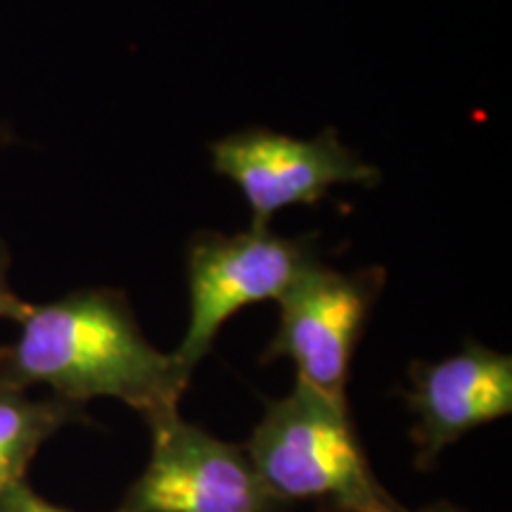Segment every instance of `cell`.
Returning <instances> with one entry per match:
<instances>
[{
    "instance_id": "6da1fadb",
    "label": "cell",
    "mask_w": 512,
    "mask_h": 512,
    "mask_svg": "<svg viewBox=\"0 0 512 512\" xmlns=\"http://www.w3.org/2000/svg\"><path fill=\"white\" fill-rule=\"evenodd\" d=\"M10 344H0V387H48L55 399L83 406L124 401L145 422L178 411L190 375L174 354L152 347L126 294L83 287L48 304H31Z\"/></svg>"
},
{
    "instance_id": "7a4b0ae2",
    "label": "cell",
    "mask_w": 512,
    "mask_h": 512,
    "mask_svg": "<svg viewBox=\"0 0 512 512\" xmlns=\"http://www.w3.org/2000/svg\"><path fill=\"white\" fill-rule=\"evenodd\" d=\"M245 453L280 510L316 503L328 512H396L401 508L370 467L349 401H337L297 382L266 406Z\"/></svg>"
},
{
    "instance_id": "3957f363",
    "label": "cell",
    "mask_w": 512,
    "mask_h": 512,
    "mask_svg": "<svg viewBox=\"0 0 512 512\" xmlns=\"http://www.w3.org/2000/svg\"><path fill=\"white\" fill-rule=\"evenodd\" d=\"M313 261L309 238H283L268 226L235 235L197 233L185 254L190 320L174 351L185 373L192 377L230 316L268 299L278 302Z\"/></svg>"
},
{
    "instance_id": "277c9868",
    "label": "cell",
    "mask_w": 512,
    "mask_h": 512,
    "mask_svg": "<svg viewBox=\"0 0 512 512\" xmlns=\"http://www.w3.org/2000/svg\"><path fill=\"white\" fill-rule=\"evenodd\" d=\"M384 283L382 268L344 273L316 259L278 299L280 323L264 361L290 358L297 382L347 401L356 347Z\"/></svg>"
},
{
    "instance_id": "5b68a950",
    "label": "cell",
    "mask_w": 512,
    "mask_h": 512,
    "mask_svg": "<svg viewBox=\"0 0 512 512\" xmlns=\"http://www.w3.org/2000/svg\"><path fill=\"white\" fill-rule=\"evenodd\" d=\"M152 453L117 512H278L245 448L216 439L178 411L147 420Z\"/></svg>"
},
{
    "instance_id": "8992f818",
    "label": "cell",
    "mask_w": 512,
    "mask_h": 512,
    "mask_svg": "<svg viewBox=\"0 0 512 512\" xmlns=\"http://www.w3.org/2000/svg\"><path fill=\"white\" fill-rule=\"evenodd\" d=\"M216 174L238 185L252 209V226L297 204H318L335 185H377L380 171L325 128L316 138H294L252 126L209 145Z\"/></svg>"
},
{
    "instance_id": "52a82bcc",
    "label": "cell",
    "mask_w": 512,
    "mask_h": 512,
    "mask_svg": "<svg viewBox=\"0 0 512 512\" xmlns=\"http://www.w3.org/2000/svg\"><path fill=\"white\" fill-rule=\"evenodd\" d=\"M408 375L411 439L422 470L467 432L512 413V358L477 342L441 361H415Z\"/></svg>"
},
{
    "instance_id": "ba28073f",
    "label": "cell",
    "mask_w": 512,
    "mask_h": 512,
    "mask_svg": "<svg viewBox=\"0 0 512 512\" xmlns=\"http://www.w3.org/2000/svg\"><path fill=\"white\" fill-rule=\"evenodd\" d=\"M74 422H88L86 408L55 399H34L19 389L0 387V491L24 482L41 446Z\"/></svg>"
},
{
    "instance_id": "9c48e42d",
    "label": "cell",
    "mask_w": 512,
    "mask_h": 512,
    "mask_svg": "<svg viewBox=\"0 0 512 512\" xmlns=\"http://www.w3.org/2000/svg\"><path fill=\"white\" fill-rule=\"evenodd\" d=\"M10 252L8 245L0 240V320H12V323H22L27 316L31 304L24 302L10 285Z\"/></svg>"
},
{
    "instance_id": "30bf717a",
    "label": "cell",
    "mask_w": 512,
    "mask_h": 512,
    "mask_svg": "<svg viewBox=\"0 0 512 512\" xmlns=\"http://www.w3.org/2000/svg\"><path fill=\"white\" fill-rule=\"evenodd\" d=\"M0 512H69L41 498L27 482H17L0 491Z\"/></svg>"
},
{
    "instance_id": "8fae6325",
    "label": "cell",
    "mask_w": 512,
    "mask_h": 512,
    "mask_svg": "<svg viewBox=\"0 0 512 512\" xmlns=\"http://www.w3.org/2000/svg\"><path fill=\"white\" fill-rule=\"evenodd\" d=\"M396 512H408V510L399 508ZM418 512H463V510L453 508L451 503H434V505H430V508H422V510H418Z\"/></svg>"
},
{
    "instance_id": "7c38bea8",
    "label": "cell",
    "mask_w": 512,
    "mask_h": 512,
    "mask_svg": "<svg viewBox=\"0 0 512 512\" xmlns=\"http://www.w3.org/2000/svg\"><path fill=\"white\" fill-rule=\"evenodd\" d=\"M10 140H12V133H10V128L5 126V124H0V145L10 143Z\"/></svg>"
}]
</instances>
